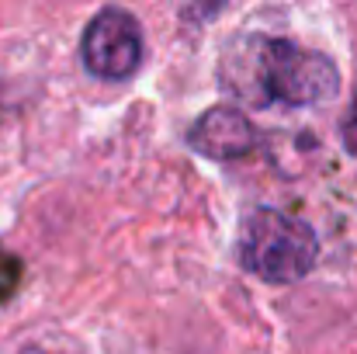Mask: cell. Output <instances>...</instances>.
Wrapping results in <instances>:
<instances>
[{
  "label": "cell",
  "mask_w": 357,
  "mask_h": 354,
  "mask_svg": "<svg viewBox=\"0 0 357 354\" xmlns=\"http://www.w3.org/2000/svg\"><path fill=\"white\" fill-rule=\"evenodd\" d=\"M188 146L208 160H243L260 146L253 121L239 108H208L188 132Z\"/></svg>",
  "instance_id": "4"
},
{
  "label": "cell",
  "mask_w": 357,
  "mask_h": 354,
  "mask_svg": "<svg viewBox=\"0 0 357 354\" xmlns=\"http://www.w3.org/2000/svg\"><path fill=\"white\" fill-rule=\"evenodd\" d=\"M80 56L87 73L98 80H128L142 63V28L125 7L98 10L80 38Z\"/></svg>",
  "instance_id": "3"
},
{
  "label": "cell",
  "mask_w": 357,
  "mask_h": 354,
  "mask_svg": "<svg viewBox=\"0 0 357 354\" xmlns=\"http://www.w3.org/2000/svg\"><path fill=\"white\" fill-rule=\"evenodd\" d=\"M17 274H21V260L0 250V299L14 292V285H17Z\"/></svg>",
  "instance_id": "5"
},
{
  "label": "cell",
  "mask_w": 357,
  "mask_h": 354,
  "mask_svg": "<svg viewBox=\"0 0 357 354\" xmlns=\"http://www.w3.org/2000/svg\"><path fill=\"white\" fill-rule=\"evenodd\" d=\"M344 146L357 156V91H354V101H351V112L344 118Z\"/></svg>",
  "instance_id": "6"
},
{
  "label": "cell",
  "mask_w": 357,
  "mask_h": 354,
  "mask_svg": "<svg viewBox=\"0 0 357 354\" xmlns=\"http://www.w3.org/2000/svg\"><path fill=\"white\" fill-rule=\"evenodd\" d=\"M219 80L243 108H309L340 94V70L326 52L278 35H243L229 42Z\"/></svg>",
  "instance_id": "1"
},
{
  "label": "cell",
  "mask_w": 357,
  "mask_h": 354,
  "mask_svg": "<svg viewBox=\"0 0 357 354\" xmlns=\"http://www.w3.org/2000/svg\"><path fill=\"white\" fill-rule=\"evenodd\" d=\"M236 260L260 281L291 285L302 281L319 260L316 230L281 209H253L236 236Z\"/></svg>",
  "instance_id": "2"
}]
</instances>
